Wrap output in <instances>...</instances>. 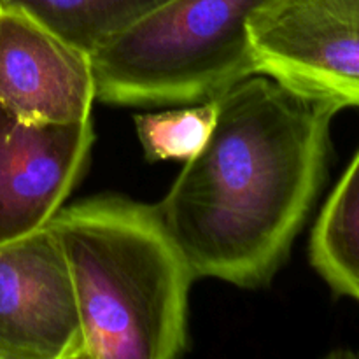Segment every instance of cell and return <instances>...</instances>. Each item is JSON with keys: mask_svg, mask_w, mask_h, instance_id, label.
<instances>
[{"mask_svg": "<svg viewBox=\"0 0 359 359\" xmlns=\"http://www.w3.org/2000/svg\"><path fill=\"white\" fill-rule=\"evenodd\" d=\"M311 259L335 293L359 304V153L323 207L312 231Z\"/></svg>", "mask_w": 359, "mask_h": 359, "instance_id": "ba28073f", "label": "cell"}, {"mask_svg": "<svg viewBox=\"0 0 359 359\" xmlns=\"http://www.w3.org/2000/svg\"><path fill=\"white\" fill-rule=\"evenodd\" d=\"M216 116L214 100H205L195 107L137 116V135L146 158L151 161H188L207 142L216 125Z\"/></svg>", "mask_w": 359, "mask_h": 359, "instance_id": "30bf717a", "label": "cell"}, {"mask_svg": "<svg viewBox=\"0 0 359 359\" xmlns=\"http://www.w3.org/2000/svg\"><path fill=\"white\" fill-rule=\"evenodd\" d=\"M91 119L25 121L0 105V244L48 226L79 179Z\"/></svg>", "mask_w": 359, "mask_h": 359, "instance_id": "8992f818", "label": "cell"}, {"mask_svg": "<svg viewBox=\"0 0 359 359\" xmlns=\"http://www.w3.org/2000/svg\"><path fill=\"white\" fill-rule=\"evenodd\" d=\"M249 34L258 74L359 107V0H269Z\"/></svg>", "mask_w": 359, "mask_h": 359, "instance_id": "277c9868", "label": "cell"}, {"mask_svg": "<svg viewBox=\"0 0 359 359\" xmlns=\"http://www.w3.org/2000/svg\"><path fill=\"white\" fill-rule=\"evenodd\" d=\"M214 102L209 139L156 209L193 276L258 287L283 265L314 203L342 107L263 74Z\"/></svg>", "mask_w": 359, "mask_h": 359, "instance_id": "6da1fadb", "label": "cell"}, {"mask_svg": "<svg viewBox=\"0 0 359 359\" xmlns=\"http://www.w3.org/2000/svg\"><path fill=\"white\" fill-rule=\"evenodd\" d=\"M83 330L79 359H172L188 344L195 279L156 205L100 196L49 221Z\"/></svg>", "mask_w": 359, "mask_h": 359, "instance_id": "7a4b0ae2", "label": "cell"}, {"mask_svg": "<svg viewBox=\"0 0 359 359\" xmlns=\"http://www.w3.org/2000/svg\"><path fill=\"white\" fill-rule=\"evenodd\" d=\"M269 0H167L91 53L97 100H214L258 74L249 23Z\"/></svg>", "mask_w": 359, "mask_h": 359, "instance_id": "3957f363", "label": "cell"}, {"mask_svg": "<svg viewBox=\"0 0 359 359\" xmlns=\"http://www.w3.org/2000/svg\"><path fill=\"white\" fill-rule=\"evenodd\" d=\"M167 0H0L28 11L91 55Z\"/></svg>", "mask_w": 359, "mask_h": 359, "instance_id": "9c48e42d", "label": "cell"}, {"mask_svg": "<svg viewBox=\"0 0 359 359\" xmlns=\"http://www.w3.org/2000/svg\"><path fill=\"white\" fill-rule=\"evenodd\" d=\"M83 330L49 226L0 244V359H79Z\"/></svg>", "mask_w": 359, "mask_h": 359, "instance_id": "5b68a950", "label": "cell"}, {"mask_svg": "<svg viewBox=\"0 0 359 359\" xmlns=\"http://www.w3.org/2000/svg\"><path fill=\"white\" fill-rule=\"evenodd\" d=\"M91 55L14 4H0V105L25 121H88Z\"/></svg>", "mask_w": 359, "mask_h": 359, "instance_id": "52a82bcc", "label": "cell"}]
</instances>
